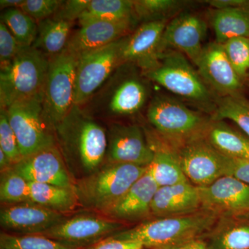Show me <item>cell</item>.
<instances>
[{"label": "cell", "mask_w": 249, "mask_h": 249, "mask_svg": "<svg viewBox=\"0 0 249 249\" xmlns=\"http://www.w3.org/2000/svg\"><path fill=\"white\" fill-rule=\"evenodd\" d=\"M183 173L196 187L208 186L225 176L226 155L201 137L178 147Z\"/></svg>", "instance_id": "11"}, {"label": "cell", "mask_w": 249, "mask_h": 249, "mask_svg": "<svg viewBox=\"0 0 249 249\" xmlns=\"http://www.w3.org/2000/svg\"><path fill=\"white\" fill-rule=\"evenodd\" d=\"M201 208L219 215L249 211V186L233 177H221L211 184L197 187Z\"/></svg>", "instance_id": "15"}, {"label": "cell", "mask_w": 249, "mask_h": 249, "mask_svg": "<svg viewBox=\"0 0 249 249\" xmlns=\"http://www.w3.org/2000/svg\"><path fill=\"white\" fill-rule=\"evenodd\" d=\"M158 188L147 170L106 213L124 221H137L147 217L151 214L152 200Z\"/></svg>", "instance_id": "21"}, {"label": "cell", "mask_w": 249, "mask_h": 249, "mask_svg": "<svg viewBox=\"0 0 249 249\" xmlns=\"http://www.w3.org/2000/svg\"><path fill=\"white\" fill-rule=\"evenodd\" d=\"M208 21L218 43L223 45L235 37H249V6L211 9Z\"/></svg>", "instance_id": "23"}, {"label": "cell", "mask_w": 249, "mask_h": 249, "mask_svg": "<svg viewBox=\"0 0 249 249\" xmlns=\"http://www.w3.org/2000/svg\"><path fill=\"white\" fill-rule=\"evenodd\" d=\"M143 75L170 92L192 103L203 112L211 116L213 114L217 96L183 53L166 51L160 56L158 65L143 71Z\"/></svg>", "instance_id": "2"}, {"label": "cell", "mask_w": 249, "mask_h": 249, "mask_svg": "<svg viewBox=\"0 0 249 249\" xmlns=\"http://www.w3.org/2000/svg\"><path fill=\"white\" fill-rule=\"evenodd\" d=\"M1 202L16 204L30 202L29 182L12 168L3 172L0 183Z\"/></svg>", "instance_id": "33"}, {"label": "cell", "mask_w": 249, "mask_h": 249, "mask_svg": "<svg viewBox=\"0 0 249 249\" xmlns=\"http://www.w3.org/2000/svg\"><path fill=\"white\" fill-rule=\"evenodd\" d=\"M49 58L31 46L22 47L9 65L1 67V109L43 94Z\"/></svg>", "instance_id": "4"}, {"label": "cell", "mask_w": 249, "mask_h": 249, "mask_svg": "<svg viewBox=\"0 0 249 249\" xmlns=\"http://www.w3.org/2000/svg\"><path fill=\"white\" fill-rule=\"evenodd\" d=\"M168 22L159 20L142 23L124 37L120 51V63L136 64L143 71L157 66L160 57V40Z\"/></svg>", "instance_id": "14"}, {"label": "cell", "mask_w": 249, "mask_h": 249, "mask_svg": "<svg viewBox=\"0 0 249 249\" xmlns=\"http://www.w3.org/2000/svg\"><path fill=\"white\" fill-rule=\"evenodd\" d=\"M90 0H70L63 1L54 17L73 22L78 19L89 4Z\"/></svg>", "instance_id": "39"}, {"label": "cell", "mask_w": 249, "mask_h": 249, "mask_svg": "<svg viewBox=\"0 0 249 249\" xmlns=\"http://www.w3.org/2000/svg\"><path fill=\"white\" fill-rule=\"evenodd\" d=\"M29 196L30 202L60 213L71 211L79 203L74 188L48 183L29 182Z\"/></svg>", "instance_id": "27"}, {"label": "cell", "mask_w": 249, "mask_h": 249, "mask_svg": "<svg viewBox=\"0 0 249 249\" xmlns=\"http://www.w3.org/2000/svg\"><path fill=\"white\" fill-rule=\"evenodd\" d=\"M201 208L197 187L186 181L170 186L159 187L151 205V214L158 217L193 213Z\"/></svg>", "instance_id": "20"}, {"label": "cell", "mask_w": 249, "mask_h": 249, "mask_svg": "<svg viewBox=\"0 0 249 249\" xmlns=\"http://www.w3.org/2000/svg\"><path fill=\"white\" fill-rule=\"evenodd\" d=\"M80 27L98 21L135 20L134 1L130 0H90L78 18Z\"/></svg>", "instance_id": "28"}, {"label": "cell", "mask_w": 249, "mask_h": 249, "mask_svg": "<svg viewBox=\"0 0 249 249\" xmlns=\"http://www.w3.org/2000/svg\"><path fill=\"white\" fill-rule=\"evenodd\" d=\"M123 227L117 221L94 214H83L64 219L47 231L38 234L80 249L91 247L106 237L114 235Z\"/></svg>", "instance_id": "10"}, {"label": "cell", "mask_w": 249, "mask_h": 249, "mask_svg": "<svg viewBox=\"0 0 249 249\" xmlns=\"http://www.w3.org/2000/svg\"><path fill=\"white\" fill-rule=\"evenodd\" d=\"M110 163L148 167L154 152L142 127L135 124L113 126L107 147Z\"/></svg>", "instance_id": "16"}, {"label": "cell", "mask_w": 249, "mask_h": 249, "mask_svg": "<svg viewBox=\"0 0 249 249\" xmlns=\"http://www.w3.org/2000/svg\"><path fill=\"white\" fill-rule=\"evenodd\" d=\"M147 118L163 140L175 147L202 137L212 119L203 111L191 109L179 98L165 94L152 98Z\"/></svg>", "instance_id": "3"}, {"label": "cell", "mask_w": 249, "mask_h": 249, "mask_svg": "<svg viewBox=\"0 0 249 249\" xmlns=\"http://www.w3.org/2000/svg\"><path fill=\"white\" fill-rule=\"evenodd\" d=\"M196 66L205 83L217 97L242 93L245 84L229 61L222 44L204 45Z\"/></svg>", "instance_id": "13"}, {"label": "cell", "mask_w": 249, "mask_h": 249, "mask_svg": "<svg viewBox=\"0 0 249 249\" xmlns=\"http://www.w3.org/2000/svg\"><path fill=\"white\" fill-rule=\"evenodd\" d=\"M0 150L7 156L12 165L22 160L17 137L9 124L4 109H1L0 113Z\"/></svg>", "instance_id": "36"}, {"label": "cell", "mask_w": 249, "mask_h": 249, "mask_svg": "<svg viewBox=\"0 0 249 249\" xmlns=\"http://www.w3.org/2000/svg\"><path fill=\"white\" fill-rule=\"evenodd\" d=\"M134 1V16L137 22L168 20L187 10L191 1L181 0H137Z\"/></svg>", "instance_id": "29"}, {"label": "cell", "mask_w": 249, "mask_h": 249, "mask_svg": "<svg viewBox=\"0 0 249 249\" xmlns=\"http://www.w3.org/2000/svg\"><path fill=\"white\" fill-rule=\"evenodd\" d=\"M213 120L232 121L249 138V100L242 93L217 97Z\"/></svg>", "instance_id": "31"}, {"label": "cell", "mask_w": 249, "mask_h": 249, "mask_svg": "<svg viewBox=\"0 0 249 249\" xmlns=\"http://www.w3.org/2000/svg\"><path fill=\"white\" fill-rule=\"evenodd\" d=\"M73 24L54 16L40 21L32 47L48 58L62 53L70 40V30Z\"/></svg>", "instance_id": "26"}, {"label": "cell", "mask_w": 249, "mask_h": 249, "mask_svg": "<svg viewBox=\"0 0 249 249\" xmlns=\"http://www.w3.org/2000/svg\"><path fill=\"white\" fill-rule=\"evenodd\" d=\"M64 219L62 213L32 202L11 204L0 213L1 227L21 235L42 233Z\"/></svg>", "instance_id": "18"}, {"label": "cell", "mask_w": 249, "mask_h": 249, "mask_svg": "<svg viewBox=\"0 0 249 249\" xmlns=\"http://www.w3.org/2000/svg\"><path fill=\"white\" fill-rule=\"evenodd\" d=\"M1 21L6 24L22 47H30L37 36L38 25L35 19L19 8L6 9L1 15Z\"/></svg>", "instance_id": "32"}, {"label": "cell", "mask_w": 249, "mask_h": 249, "mask_svg": "<svg viewBox=\"0 0 249 249\" xmlns=\"http://www.w3.org/2000/svg\"><path fill=\"white\" fill-rule=\"evenodd\" d=\"M24 0H1L0 6L1 9H13V8H19Z\"/></svg>", "instance_id": "44"}, {"label": "cell", "mask_w": 249, "mask_h": 249, "mask_svg": "<svg viewBox=\"0 0 249 249\" xmlns=\"http://www.w3.org/2000/svg\"><path fill=\"white\" fill-rule=\"evenodd\" d=\"M12 165L11 160L8 158L7 156L5 155L2 150H0V168H1V172L6 171L9 170L10 165Z\"/></svg>", "instance_id": "45"}, {"label": "cell", "mask_w": 249, "mask_h": 249, "mask_svg": "<svg viewBox=\"0 0 249 249\" xmlns=\"http://www.w3.org/2000/svg\"><path fill=\"white\" fill-rule=\"evenodd\" d=\"M217 217L214 213L201 210L183 215L158 217L111 236L118 240L139 242L145 248L168 249L211 231Z\"/></svg>", "instance_id": "1"}, {"label": "cell", "mask_w": 249, "mask_h": 249, "mask_svg": "<svg viewBox=\"0 0 249 249\" xmlns=\"http://www.w3.org/2000/svg\"><path fill=\"white\" fill-rule=\"evenodd\" d=\"M228 58L244 84L249 81V37H235L223 44Z\"/></svg>", "instance_id": "35"}, {"label": "cell", "mask_w": 249, "mask_h": 249, "mask_svg": "<svg viewBox=\"0 0 249 249\" xmlns=\"http://www.w3.org/2000/svg\"><path fill=\"white\" fill-rule=\"evenodd\" d=\"M203 137L224 155L249 160V137L224 121L211 119Z\"/></svg>", "instance_id": "24"}, {"label": "cell", "mask_w": 249, "mask_h": 249, "mask_svg": "<svg viewBox=\"0 0 249 249\" xmlns=\"http://www.w3.org/2000/svg\"><path fill=\"white\" fill-rule=\"evenodd\" d=\"M49 58L42 105L46 120L52 127H56L74 106L78 56L65 49Z\"/></svg>", "instance_id": "6"}, {"label": "cell", "mask_w": 249, "mask_h": 249, "mask_svg": "<svg viewBox=\"0 0 249 249\" xmlns=\"http://www.w3.org/2000/svg\"><path fill=\"white\" fill-rule=\"evenodd\" d=\"M124 38L78 55L75 106L79 107L85 104L113 70L120 65V51Z\"/></svg>", "instance_id": "9"}, {"label": "cell", "mask_w": 249, "mask_h": 249, "mask_svg": "<svg viewBox=\"0 0 249 249\" xmlns=\"http://www.w3.org/2000/svg\"><path fill=\"white\" fill-rule=\"evenodd\" d=\"M207 25L199 15L188 11L170 19L160 40V56L166 51H177L196 65L204 49Z\"/></svg>", "instance_id": "12"}, {"label": "cell", "mask_w": 249, "mask_h": 249, "mask_svg": "<svg viewBox=\"0 0 249 249\" xmlns=\"http://www.w3.org/2000/svg\"><path fill=\"white\" fill-rule=\"evenodd\" d=\"M142 249H153V248H145V247H143V248Z\"/></svg>", "instance_id": "46"}, {"label": "cell", "mask_w": 249, "mask_h": 249, "mask_svg": "<svg viewBox=\"0 0 249 249\" xmlns=\"http://www.w3.org/2000/svg\"><path fill=\"white\" fill-rule=\"evenodd\" d=\"M43 94L18 101L4 109L9 124L17 137L22 159L36 152L55 146L52 127L46 120Z\"/></svg>", "instance_id": "8"}, {"label": "cell", "mask_w": 249, "mask_h": 249, "mask_svg": "<svg viewBox=\"0 0 249 249\" xmlns=\"http://www.w3.org/2000/svg\"><path fill=\"white\" fill-rule=\"evenodd\" d=\"M12 168L29 182L74 188L61 154L55 145L23 158Z\"/></svg>", "instance_id": "17"}, {"label": "cell", "mask_w": 249, "mask_h": 249, "mask_svg": "<svg viewBox=\"0 0 249 249\" xmlns=\"http://www.w3.org/2000/svg\"><path fill=\"white\" fill-rule=\"evenodd\" d=\"M225 175L233 177L249 186V160L226 155Z\"/></svg>", "instance_id": "40"}, {"label": "cell", "mask_w": 249, "mask_h": 249, "mask_svg": "<svg viewBox=\"0 0 249 249\" xmlns=\"http://www.w3.org/2000/svg\"><path fill=\"white\" fill-rule=\"evenodd\" d=\"M63 142L75 152L82 166L94 173L103 161L108 147L106 131L73 106L65 120L56 126Z\"/></svg>", "instance_id": "7"}, {"label": "cell", "mask_w": 249, "mask_h": 249, "mask_svg": "<svg viewBox=\"0 0 249 249\" xmlns=\"http://www.w3.org/2000/svg\"><path fill=\"white\" fill-rule=\"evenodd\" d=\"M62 2L63 1L58 0H24L19 9L40 22L53 16Z\"/></svg>", "instance_id": "37"}, {"label": "cell", "mask_w": 249, "mask_h": 249, "mask_svg": "<svg viewBox=\"0 0 249 249\" xmlns=\"http://www.w3.org/2000/svg\"><path fill=\"white\" fill-rule=\"evenodd\" d=\"M154 152L147 171L159 187L170 186L189 181L183 173L178 150L168 142L148 140Z\"/></svg>", "instance_id": "22"}, {"label": "cell", "mask_w": 249, "mask_h": 249, "mask_svg": "<svg viewBox=\"0 0 249 249\" xmlns=\"http://www.w3.org/2000/svg\"><path fill=\"white\" fill-rule=\"evenodd\" d=\"M209 249H249V224L226 220L211 235Z\"/></svg>", "instance_id": "30"}, {"label": "cell", "mask_w": 249, "mask_h": 249, "mask_svg": "<svg viewBox=\"0 0 249 249\" xmlns=\"http://www.w3.org/2000/svg\"><path fill=\"white\" fill-rule=\"evenodd\" d=\"M143 246L133 241L118 240L112 236L106 237L88 249H142Z\"/></svg>", "instance_id": "41"}, {"label": "cell", "mask_w": 249, "mask_h": 249, "mask_svg": "<svg viewBox=\"0 0 249 249\" xmlns=\"http://www.w3.org/2000/svg\"><path fill=\"white\" fill-rule=\"evenodd\" d=\"M211 6V9L246 7L249 6V0H209L204 1Z\"/></svg>", "instance_id": "42"}, {"label": "cell", "mask_w": 249, "mask_h": 249, "mask_svg": "<svg viewBox=\"0 0 249 249\" xmlns=\"http://www.w3.org/2000/svg\"><path fill=\"white\" fill-rule=\"evenodd\" d=\"M22 47L2 21L0 22V62L1 67L9 65Z\"/></svg>", "instance_id": "38"}, {"label": "cell", "mask_w": 249, "mask_h": 249, "mask_svg": "<svg viewBox=\"0 0 249 249\" xmlns=\"http://www.w3.org/2000/svg\"><path fill=\"white\" fill-rule=\"evenodd\" d=\"M135 20L98 21L81 27L71 36L66 49L76 55L106 47L133 32Z\"/></svg>", "instance_id": "19"}, {"label": "cell", "mask_w": 249, "mask_h": 249, "mask_svg": "<svg viewBox=\"0 0 249 249\" xmlns=\"http://www.w3.org/2000/svg\"><path fill=\"white\" fill-rule=\"evenodd\" d=\"M147 170V167L110 163L76 183L74 191L78 202L106 213Z\"/></svg>", "instance_id": "5"}, {"label": "cell", "mask_w": 249, "mask_h": 249, "mask_svg": "<svg viewBox=\"0 0 249 249\" xmlns=\"http://www.w3.org/2000/svg\"><path fill=\"white\" fill-rule=\"evenodd\" d=\"M0 249H77L42 235H12L2 232Z\"/></svg>", "instance_id": "34"}, {"label": "cell", "mask_w": 249, "mask_h": 249, "mask_svg": "<svg viewBox=\"0 0 249 249\" xmlns=\"http://www.w3.org/2000/svg\"><path fill=\"white\" fill-rule=\"evenodd\" d=\"M168 249H209L207 243L199 238L187 241L182 244L175 246Z\"/></svg>", "instance_id": "43"}, {"label": "cell", "mask_w": 249, "mask_h": 249, "mask_svg": "<svg viewBox=\"0 0 249 249\" xmlns=\"http://www.w3.org/2000/svg\"><path fill=\"white\" fill-rule=\"evenodd\" d=\"M149 89L138 76H129L116 87L109 101V109L117 115H131L140 110L146 102Z\"/></svg>", "instance_id": "25"}]
</instances>
